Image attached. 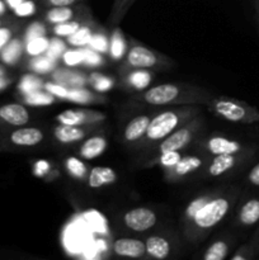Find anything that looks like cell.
Instances as JSON below:
<instances>
[{
	"instance_id": "obj_54",
	"label": "cell",
	"mask_w": 259,
	"mask_h": 260,
	"mask_svg": "<svg viewBox=\"0 0 259 260\" xmlns=\"http://www.w3.org/2000/svg\"><path fill=\"white\" fill-rule=\"evenodd\" d=\"M2 25H3V20L0 19V27H2Z\"/></svg>"
},
{
	"instance_id": "obj_20",
	"label": "cell",
	"mask_w": 259,
	"mask_h": 260,
	"mask_svg": "<svg viewBox=\"0 0 259 260\" xmlns=\"http://www.w3.org/2000/svg\"><path fill=\"white\" fill-rule=\"evenodd\" d=\"M145 246H146V255L152 259L164 260L169 258L172 253V245L169 240L160 235L149 236L145 240Z\"/></svg>"
},
{
	"instance_id": "obj_51",
	"label": "cell",
	"mask_w": 259,
	"mask_h": 260,
	"mask_svg": "<svg viewBox=\"0 0 259 260\" xmlns=\"http://www.w3.org/2000/svg\"><path fill=\"white\" fill-rule=\"evenodd\" d=\"M9 84H10V80L9 79H7V76H3V78H0V90H4V89L7 88Z\"/></svg>"
},
{
	"instance_id": "obj_46",
	"label": "cell",
	"mask_w": 259,
	"mask_h": 260,
	"mask_svg": "<svg viewBox=\"0 0 259 260\" xmlns=\"http://www.w3.org/2000/svg\"><path fill=\"white\" fill-rule=\"evenodd\" d=\"M32 172L35 177L43 178V179H50V174L52 172V164L46 159H40L33 164Z\"/></svg>"
},
{
	"instance_id": "obj_2",
	"label": "cell",
	"mask_w": 259,
	"mask_h": 260,
	"mask_svg": "<svg viewBox=\"0 0 259 260\" xmlns=\"http://www.w3.org/2000/svg\"><path fill=\"white\" fill-rule=\"evenodd\" d=\"M188 90L189 89L183 88L182 85L177 84H160L144 90V93L137 96V99L154 107L196 103L195 99H192V95L188 94Z\"/></svg>"
},
{
	"instance_id": "obj_19",
	"label": "cell",
	"mask_w": 259,
	"mask_h": 260,
	"mask_svg": "<svg viewBox=\"0 0 259 260\" xmlns=\"http://www.w3.org/2000/svg\"><path fill=\"white\" fill-rule=\"evenodd\" d=\"M208 152L215 155H223L230 154L236 155L238 152L241 151V144L236 140L228 139L223 136H212L208 139L207 144H206Z\"/></svg>"
},
{
	"instance_id": "obj_22",
	"label": "cell",
	"mask_w": 259,
	"mask_h": 260,
	"mask_svg": "<svg viewBox=\"0 0 259 260\" xmlns=\"http://www.w3.org/2000/svg\"><path fill=\"white\" fill-rule=\"evenodd\" d=\"M154 80V75L149 69H132L124 78L127 88L135 91H144Z\"/></svg>"
},
{
	"instance_id": "obj_37",
	"label": "cell",
	"mask_w": 259,
	"mask_h": 260,
	"mask_svg": "<svg viewBox=\"0 0 259 260\" xmlns=\"http://www.w3.org/2000/svg\"><path fill=\"white\" fill-rule=\"evenodd\" d=\"M229 254V244L223 240H217L211 244L203 254L205 260H223Z\"/></svg>"
},
{
	"instance_id": "obj_47",
	"label": "cell",
	"mask_w": 259,
	"mask_h": 260,
	"mask_svg": "<svg viewBox=\"0 0 259 260\" xmlns=\"http://www.w3.org/2000/svg\"><path fill=\"white\" fill-rule=\"evenodd\" d=\"M13 38V29L9 27H0V51Z\"/></svg>"
},
{
	"instance_id": "obj_21",
	"label": "cell",
	"mask_w": 259,
	"mask_h": 260,
	"mask_svg": "<svg viewBox=\"0 0 259 260\" xmlns=\"http://www.w3.org/2000/svg\"><path fill=\"white\" fill-rule=\"evenodd\" d=\"M24 53L23 38L13 37L0 51V61L7 66H15Z\"/></svg>"
},
{
	"instance_id": "obj_50",
	"label": "cell",
	"mask_w": 259,
	"mask_h": 260,
	"mask_svg": "<svg viewBox=\"0 0 259 260\" xmlns=\"http://www.w3.org/2000/svg\"><path fill=\"white\" fill-rule=\"evenodd\" d=\"M4 2H5V4H7L8 9H10L13 12V10H14L15 8L20 4V3L24 2V0H4Z\"/></svg>"
},
{
	"instance_id": "obj_1",
	"label": "cell",
	"mask_w": 259,
	"mask_h": 260,
	"mask_svg": "<svg viewBox=\"0 0 259 260\" xmlns=\"http://www.w3.org/2000/svg\"><path fill=\"white\" fill-rule=\"evenodd\" d=\"M201 108L195 104H179L173 108L163 111L156 116L151 117L149 127L144 139L140 141V147L151 146L152 144H159L161 140L169 136L172 132L179 128L182 124L198 116Z\"/></svg>"
},
{
	"instance_id": "obj_29",
	"label": "cell",
	"mask_w": 259,
	"mask_h": 260,
	"mask_svg": "<svg viewBox=\"0 0 259 260\" xmlns=\"http://www.w3.org/2000/svg\"><path fill=\"white\" fill-rule=\"evenodd\" d=\"M43 84H45V80L41 78V75L30 71V73L25 74V75H23L19 79V81L17 84V89L20 93V95L23 96L29 93H33V91L43 89Z\"/></svg>"
},
{
	"instance_id": "obj_23",
	"label": "cell",
	"mask_w": 259,
	"mask_h": 260,
	"mask_svg": "<svg viewBox=\"0 0 259 260\" xmlns=\"http://www.w3.org/2000/svg\"><path fill=\"white\" fill-rule=\"evenodd\" d=\"M127 51H128V47H127V41L123 32L119 27H114L109 36L108 56L112 61H121L126 57Z\"/></svg>"
},
{
	"instance_id": "obj_13",
	"label": "cell",
	"mask_w": 259,
	"mask_h": 260,
	"mask_svg": "<svg viewBox=\"0 0 259 260\" xmlns=\"http://www.w3.org/2000/svg\"><path fill=\"white\" fill-rule=\"evenodd\" d=\"M203 159L197 156V155H187L182 156V159L178 161L172 169L167 170L168 179H179V178H185L193 173L198 172L202 168Z\"/></svg>"
},
{
	"instance_id": "obj_39",
	"label": "cell",
	"mask_w": 259,
	"mask_h": 260,
	"mask_svg": "<svg viewBox=\"0 0 259 260\" xmlns=\"http://www.w3.org/2000/svg\"><path fill=\"white\" fill-rule=\"evenodd\" d=\"M83 50H84L83 68L98 69V68H102V66H104V63H106L104 55L91 50V48H89L88 46H86V47H83Z\"/></svg>"
},
{
	"instance_id": "obj_44",
	"label": "cell",
	"mask_w": 259,
	"mask_h": 260,
	"mask_svg": "<svg viewBox=\"0 0 259 260\" xmlns=\"http://www.w3.org/2000/svg\"><path fill=\"white\" fill-rule=\"evenodd\" d=\"M135 0H116L113 5V12H112V22L116 24L122 20V18L124 17V14L127 13V10L131 8V5L134 4Z\"/></svg>"
},
{
	"instance_id": "obj_49",
	"label": "cell",
	"mask_w": 259,
	"mask_h": 260,
	"mask_svg": "<svg viewBox=\"0 0 259 260\" xmlns=\"http://www.w3.org/2000/svg\"><path fill=\"white\" fill-rule=\"evenodd\" d=\"M248 179L251 184L259 187V164H256L255 167H253V169H251L250 173H249Z\"/></svg>"
},
{
	"instance_id": "obj_4",
	"label": "cell",
	"mask_w": 259,
	"mask_h": 260,
	"mask_svg": "<svg viewBox=\"0 0 259 260\" xmlns=\"http://www.w3.org/2000/svg\"><path fill=\"white\" fill-rule=\"evenodd\" d=\"M211 109L229 122L254 123L259 121V111L243 102L231 98H217L211 102Z\"/></svg>"
},
{
	"instance_id": "obj_28",
	"label": "cell",
	"mask_w": 259,
	"mask_h": 260,
	"mask_svg": "<svg viewBox=\"0 0 259 260\" xmlns=\"http://www.w3.org/2000/svg\"><path fill=\"white\" fill-rule=\"evenodd\" d=\"M23 104L28 107H35V108H40V107H48L56 103L57 98L53 96L52 94L48 93L45 89L41 90L33 91V93L27 94V95L22 96Z\"/></svg>"
},
{
	"instance_id": "obj_8",
	"label": "cell",
	"mask_w": 259,
	"mask_h": 260,
	"mask_svg": "<svg viewBox=\"0 0 259 260\" xmlns=\"http://www.w3.org/2000/svg\"><path fill=\"white\" fill-rule=\"evenodd\" d=\"M126 66L130 69H154L163 63V57L142 45H132L127 51Z\"/></svg>"
},
{
	"instance_id": "obj_5",
	"label": "cell",
	"mask_w": 259,
	"mask_h": 260,
	"mask_svg": "<svg viewBox=\"0 0 259 260\" xmlns=\"http://www.w3.org/2000/svg\"><path fill=\"white\" fill-rule=\"evenodd\" d=\"M201 124H202V121H201V117L198 116L185 122L179 128L175 129L169 136L159 142V145L156 146L157 154L163 151H169V150L180 151V150L185 149L193 141L198 129L201 128Z\"/></svg>"
},
{
	"instance_id": "obj_26",
	"label": "cell",
	"mask_w": 259,
	"mask_h": 260,
	"mask_svg": "<svg viewBox=\"0 0 259 260\" xmlns=\"http://www.w3.org/2000/svg\"><path fill=\"white\" fill-rule=\"evenodd\" d=\"M63 165H65L66 173L73 179L83 182V180H85L88 178L89 169L85 162L81 160L80 156H73V155H70V156H68L65 159Z\"/></svg>"
},
{
	"instance_id": "obj_33",
	"label": "cell",
	"mask_w": 259,
	"mask_h": 260,
	"mask_svg": "<svg viewBox=\"0 0 259 260\" xmlns=\"http://www.w3.org/2000/svg\"><path fill=\"white\" fill-rule=\"evenodd\" d=\"M48 45H50V38L47 36L32 38L24 42V53L29 57L45 55L48 50Z\"/></svg>"
},
{
	"instance_id": "obj_3",
	"label": "cell",
	"mask_w": 259,
	"mask_h": 260,
	"mask_svg": "<svg viewBox=\"0 0 259 260\" xmlns=\"http://www.w3.org/2000/svg\"><path fill=\"white\" fill-rule=\"evenodd\" d=\"M231 207V200L228 196L213 194L210 201L203 205V207L189 221L190 226L196 231H208L216 228L223 218L228 216Z\"/></svg>"
},
{
	"instance_id": "obj_43",
	"label": "cell",
	"mask_w": 259,
	"mask_h": 260,
	"mask_svg": "<svg viewBox=\"0 0 259 260\" xmlns=\"http://www.w3.org/2000/svg\"><path fill=\"white\" fill-rule=\"evenodd\" d=\"M43 89L47 90L48 93L52 94V95L56 96L57 99L66 101L69 96V89L70 88H68V86L62 85V84L57 83V81L55 80H48L45 81V84H43Z\"/></svg>"
},
{
	"instance_id": "obj_18",
	"label": "cell",
	"mask_w": 259,
	"mask_h": 260,
	"mask_svg": "<svg viewBox=\"0 0 259 260\" xmlns=\"http://www.w3.org/2000/svg\"><path fill=\"white\" fill-rule=\"evenodd\" d=\"M86 135L88 129L83 128V126H68V124L58 123L53 128V137L56 141L62 145H71L83 141Z\"/></svg>"
},
{
	"instance_id": "obj_41",
	"label": "cell",
	"mask_w": 259,
	"mask_h": 260,
	"mask_svg": "<svg viewBox=\"0 0 259 260\" xmlns=\"http://www.w3.org/2000/svg\"><path fill=\"white\" fill-rule=\"evenodd\" d=\"M212 196H213V193H207V194L198 196V197H196L195 200L190 201V202L188 203L187 207H185V211H184L185 221H187V222H189V221L195 217L196 213H197L198 211L203 207V205H205L207 201H210V198L212 197Z\"/></svg>"
},
{
	"instance_id": "obj_40",
	"label": "cell",
	"mask_w": 259,
	"mask_h": 260,
	"mask_svg": "<svg viewBox=\"0 0 259 260\" xmlns=\"http://www.w3.org/2000/svg\"><path fill=\"white\" fill-rule=\"evenodd\" d=\"M68 43H66V41H63V38L53 36L52 38H50V45H48V50L47 52H46V55H47L48 57L53 58V60L60 61L61 56H62V53L68 50Z\"/></svg>"
},
{
	"instance_id": "obj_17",
	"label": "cell",
	"mask_w": 259,
	"mask_h": 260,
	"mask_svg": "<svg viewBox=\"0 0 259 260\" xmlns=\"http://www.w3.org/2000/svg\"><path fill=\"white\" fill-rule=\"evenodd\" d=\"M83 7L79 5H70V7H50L45 12L43 19L46 23L51 25L58 24V23L68 22V20L75 19L78 15L81 14Z\"/></svg>"
},
{
	"instance_id": "obj_27",
	"label": "cell",
	"mask_w": 259,
	"mask_h": 260,
	"mask_svg": "<svg viewBox=\"0 0 259 260\" xmlns=\"http://www.w3.org/2000/svg\"><path fill=\"white\" fill-rule=\"evenodd\" d=\"M58 66V61L53 60V58L48 57L47 55H40L36 57H30L28 61V69L32 73L38 74V75H48L52 73L56 68Z\"/></svg>"
},
{
	"instance_id": "obj_34",
	"label": "cell",
	"mask_w": 259,
	"mask_h": 260,
	"mask_svg": "<svg viewBox=\"0 0 259 260\" xmlns=\"http://www.w3.org/2000/svg\"><path fill=\"white\" fill-rule=\"evenodd\" d=\"M89 48L102 53V55H108L109 50V37L104 30L94 29L91 35L90 41H89Z\"/></svg>"
},
{
	"instance_id": "obj_12",
	"label": "cell",
	"mask_w": 259,
	"mask_h": 260,
	"mask_svg": "<svg viewBox=\"0 0 259 260\" xmlns=\"http://www.w3.org/2000/svg\"><path fill=\"white\" fill-rule=\"evenodd\" d=\"M108 147V140L103 135H93L84 140L79 147V156L86 161L96 159L106 152Z\"/></svg>"
},
{
	"instance_id": "obj_48",
	"label": "cell",
	"mask_w": 259,
	"mask_h": 260,
	"mask_svg": "<svg viewBox=\"0 0 259 260\" xmlns=\"http://www.w3.org/2000/svg\"><path fill=\"white\" fill-rule=\"evenodd\" d=\"M46 7H70L76 5L81 0H42Z\"/></svg>"
},
{
	"instance_id": "obj_32",
	"label": "cell",
	"mask_w": 259,
	"mask_h": 260,
	"mask_svg": "<svg viewBox=\"0 0 259 260\" xmlns=\"http://www.w3.org/2000/svg\"><path fill=\"white\" fill-rule=\"evenodd\" d=\"M94 32V28L91 27L90 23H83L81 27L76 30L74 35L70 37L66 38V43L69 47H75V48H83L89 45L91 35Z\"/></svg>"
},
{
	"instance_id": "obj_25",
	"label": "cell",
	"mask_w": 259,
	"mask_h": 260,
	"mask_svg": "<svg viewBox=\"0 0 259 260\" xmlns=\"http://www.w3.org/2000/svg\"><path fill=\"white\" fill-rule=\"evenodd\" d=\"M236 165V155L223 154L215 155L212 161L207 167V174L212 178H217L230 172Z\"/></svg>"
},
{
	"instance_id": "obj_15",
	"label": "cell",
	"mask_w": 259,
	"mask_h": 260,
	"mask_svg": "<svg viewBox=\"0 0 259 260\" xmlns=\"http://www.w3.org/2000/svg\"><path fill=\"white\" fill-rule=\"evenodd\" d=\"M117 179H118V174L111 167H94L89 172L86 184L91 189H99V188L114 184Z\"/></svg>"
},
{
	"instance_id": "obj_36",
	"label": "cell",
	"mask_w": 259,
	"mask_h": 260,
	"mask_svg": "<svg viewBox=\"0 0 259 260\" xmlns=\"http://www.w3.org/2000/svg\"><path fill=\"white\" fill-rule=\"evenodd\" d=\"M83 22L81 20H76V19H71L68 20V22H63V23H58V24L52 25V32L53 36L56 37H60V38H68L70 37L71 35L76 32L79 28L81 27Z\"/></svg>"
},
{
	"instance_id": "obj_42",
	"label": "cell",
	"mask_w": 259,
	"mask_h": 260,
	"mask_svg": "<svg viewBox=\"0 0 259 260\" xmlns=\"http://www.w3.org/2000/svg\"><path fill=\"white\" fill-rule=\"evenodd\" d=\"M48 30L47 27L43 22L41 20H35L32 22L30 24H28V27L25 28L24 30V35H23V41H28V40H32V38L36 37H42V36H47Z\"/></svg>"
},
{
	"instance_id": "obj_11",
	"label": "cell",
	"mask_w": 259,
	"mask_h": 260,
	"mask_svg": "<svg viewBox=\"0 0 259 260\" xmlns=\"http://www.w3.org/2000/svg\"><path fill=\"white\" fill-rule=\"evenodd\" d=\"M0 121L13 127L25 126L30 121V114L25 104L8 103L0 107Z\"/></svg>"
},
{
	"instance_id": "obj_30",
	"label": "cell",
	"mask_w": 259,
	"mask_h": 260,
	"mask_svg": "<svg viewBox=\"0 0 259 260\" xmlns=\"http://www.w3.org/2000/svg\"><path fill=\"white\" fill-rule=\"evenodd\" d=\"M239 221L245 226L255 225L259 221V200L251 198L246 201L239 212Z\"/></svg>"
},
{
	"instance_id": "obj_45",
	"label": "cell",
	"mask_w": 259,
	"mask_h": 260,
	"mask_svg": "<svg viewBox=\"0 0 259 260\" xmlns=\"http://www.w3.org/2000/svg\"><path fill=\"white\" fill-rule=\"evenodd\" d=\"M36 13H37V4L33 0H24L13 10V14L17 18H29L33 17Z\"/></svg>"
},
{
	"instance_id": "obj_24",
	"label": "cell",
	"mask_w": 259,
	"mask_h": 260,
	"mask_svg": "<svg viewBox=\"0 0 259 260\" xmlns=\"http://www.w3.org/2000/svg\"><path fill=\"white\" fill-rule=\"evenodd\" d=\"M71 103L80 104V106H88V104H99L106 102L104 96H101L88 89L86 86H78V88L69 89V96L66 99Z\"/></svg>"
},
{
	"instance_id": "obj_6",
	"label": "cell",
	"mask_w": 259,
	"mask_h": 260,
	"mask_svg": "<svg viewBox=\"0 0 259 260\" xmlns=\"http://www.w3.org/2000/svg\"><path fill=\"white\" fill-rule=\"evenodd\" d=\"M159 218L156 212L149 207H135L123 215V223L134 233H145L155 228Z\"/></svg>"
},
{
	"instance_id": "obj_52",
	"label": "cell",
	"mask_w": 259,
	"mask_h": 260,
	"mask_svg": "<svg viewBox=\"0 0 259 260\" xmlns=\"http://www.w3.org/2000/svg\"><path fill=\"white\" fill-rule=\"evenodd\" d=\"M7 12H8L7 4H5L4 0H0V17H3V15L7 14Z\"/></svg>"
},
{
	"instance_id": "obj_35",
	"label": "cell",
	"mask_w": 259,
	"mask_h": 260,
	"mask_svg": "<svg viewBox=\"0 0 259 260\" xmlns=\"http://www.w3.org/2000/svg\"><path fill=\"white\" fill-rule=\"evenodd\" d=\"M61 61H62L63 66L70 69H75V68H79V66H83L84 50L83 48L68 47V50L62 53V56H61Z\"/></svg>"
},
{
	"instance_id": "obj_10",
	"label": "cell",
	"mask_w": 259,
	"mask_h": 260,
	"mask_svg": "<svg viewBox=\"0 0 259 260\" xmlns=\"http://www.w3.org/2000/svg\"><path fill=\"white\" fill-rule=\"evenodd\" d=\"M9 142L17 147H33L45 140V134L38 127H25L14 129L9 134Z\"/></svg>"
},
{
	"instance_id": "obj_16",
	"label": "cell",
	"mask_w": 259,
	"mask_h": 260,
	"mask_svg": "<svg viewBox=\"0 0 259 260\" xmlns=\"http://www.w3.org/2000/svg\"><path fill=\"white\" fill-rule=\"evenodd\" d=\"M151 117L147 114L136 116L126 124L123 129V140L128 144H137L144 139Z\"/></svg>"
},
{
	"instance_id": "obj_7",
	"label": "cell",
	"mask_w": 259,
	"mask_h": 260,
	"mask_svg": "<svg viewBox=\"0 0 259 260\" xmlns=\"http://www.w3.org/2000/svg\"><path fill=\"white\" fill-rule=\"evenodd\" d=\"M107 116L94 109H66L55 117L56 122L68 126H91L103 122Z\"/></svg>"
},
{
	"instance_id": "obj_38",
	"label": "cell",
	"mask_w": 259,
	"mask_h": 260,
	"mask_svg": "<svg viewBox=\"0 0 259 260\" xmlns=\"http://www.w3.org/2000/svg\"><path fill=\"white\" fill-rule=\"evenodd\" d=\"M183 155L180 154V151L177 150H169V151H163L157 154L156 162L163 168V169L167 172V170L172 169L175 165L178 164L180 159H182Z\"/></svg>"
},
{
	"instance_id": "obj_9",
	"label": "cell",
	"mask_w": 259,
	"mask_h": 260,
	"mask_svg": "<svg viewBox=\"0 0 259 260\" xmlns=\"http://www.w3.org/2000/svg\"><path fill=\"white\" fill-rule=\"evenodd\" d=\"M113 253L121 258L140 259L146 255L145 241L135 238H118L113 241Z\"/></svg>"
},
{
	"instance_id": "obj_14",
	"label": "cell",
	"mask_w": 259,
	"mask_h": 260,
	"mask_svg": "<svg viewBox=\"0 0 259 260\" xmlns=\"http://www.w3.org/2000/svg\"><path fill=\"white\" fill-rule=\"evenodd\" d=\"M52 80L68 86V88H78V86H88V75L81 71H76L70 68H56L51 73Z\"/></svg>"
},
{
	"instance_id": "obj_31",
	"label": "cell",
	"mask_w": 259,
	"mask_h": 260,
	"mask_svg": "<svg viewBox=\"0 0 259 260\" xmlns=\"http://www.w3.org/2000/svg\"><path fill=\"white\" fill-rule=\"evenodd\" d=\"M114 84H116V81H114V79L112 76L104 75V74L96 73V71L90 73L88 75V85L95 93H108V91H111L114 88Z\"/></svg>"
},
{
	"instance_id": "obj_53",
	"label": "cell",
	"mask_w": 259,
	"mask_h": 260,
	"mask_svg": "<svg viewBox=\"0 0 259 260\" xmlns=\"http://www.w3.org/2000/svg\"><path fill=\"white\" fill-rule=\"evenodd\" d=\"M3 76H7V69H5L4 65L0 63V78H3Z\"/></svg>"
}]
</instances>
